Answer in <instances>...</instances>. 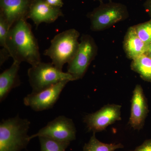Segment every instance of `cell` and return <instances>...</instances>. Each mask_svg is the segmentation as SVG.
I'll return each mask as SVG.
<instances>
[{"label": "cell", "instance_id": "cell-1", "mask_svg": "<svg viewBox=\"0 0 151 151\" xmlns=\"http://www.w3.org/2000/svg\"><path fill=\"white\" fill-rule=\"evenodd\" d=\"M27 20L22 19L12 26L7 38L5 48L14 61L20 63L26 62L34 66L41 60L37 40Z\"/></svg>", "mask_w": 151, "mask_h": 151}, {"label": "cell", "instance_id": "cell-2", "mask_svg": "<svg viewBox=\"0 0 151 151\" xmlns=\"http://www.w3.org/2000/svg\"><path fill=\"white\" fill-rule=\"evenodd\" d=\"M30 122L17 115L0 124V151H22L30 140L28 134Z\"/></svg>", "mask_w": 151, "mask_h": 151}, {"label": "cell", "instance_id": "cell-3", "mask_svg": "<svg viewBox=\"0 0 151 151\" xmlns=\"http://www.w3.org/2000/svg\"><path fill=\"white\" fill-rule=\"evenodd\" d=\"M78 31L71 29L58 34L51 40L49 47L45 50L44 55L51 58L52 63L62 70L65 63H68L75 56L79 46Z\"/></svg>", "mask_w": 151, "mask_h": 151}, {"label": "cell", "instance_id": "cell-4", "mask_svg": "<svg viewBox=\"0 0 151 151\" xmlns=\"http://www.w3.org/2000/svg\"><path fill=\"white\" fill-rule=\"evenodd\" d=\"M28 76L32 93H37L61 81H76L74 76L55 67L52 63L41 62L32 66Z\"/></svg>", "mask_w": 151, "mask_h": 151}, {"label": "cell", "instance_id": "cell-5", "mask_svg": "<svg viewBox=\"0 0 151 151\" xmlns=\"http://www.w3.org/2000/svg\"><path fill=\"white\" fill-rule=\"evenodd\" d=\"M129 14L127 7L121 3L109 2L100 6L88 13L93 31H100L111 27L119 22L126 19Z\"/></svg>", "mask_w": 151, "mask_h": 151}, {"label": "cell", "instance_id": "cell-6", "mask_svg": "<svg viewBox=\"0 0 151 151\" xmlns=\"http://www.w3.org/2000/svg\"><path fill=\"white\" fill-rule=\"evenodd\" d=\"M97 47L91 36L83 35L77 52L73 59L68 63L67 72L76 80L83 78L92 60L96 56Z\"/></svg>", "mask_w": 151, "mask_h": 151}, {"label": "cell", "instance_id": "cell-7", "mask_svg": "<svg viewBox=\"0 0 151 151\" xmlns=\"http://www.w3.org/2000/svg\"><path fill=\"white\" fill-rule=\"evenodd\" d=\"M76 130L72 119L65 116H58L48 122L34 134L30 136L29 139L39 137H45L61 142H70L76 139Z\"/></svg>", "mask_w": 151, "mask_h": 151}, {"label": "cell", "instance_id": "cell-8", "mask_svg": "<svg viewBox=\"0 0 151 151\" xmlns=\"http://www.w3.org/2000/svg\"><path fill=\"white\" fill-rule=\"evenodd\" d=\"M121 108L120 105L108 104L95 113L85 116L84 122L88 131L94 133L102 132L108 126L121 121Z\"/></svg>", "mask_w": 151, "mask_h": 151}, {"label": "cell", "instance_id": "cell-9", "mask_svg": "<svg viewBox=\"0 0 151 151\" xmlns=\"http://www.w3.org/2000/svg\"><path fill=\"white\" fill-rule=\"evenodd\" d=\"M68 82L67 81H61L37 93L32 92L24 97V103L26 106L37 112L50 109L56 103Z\"/></svg>", "mask_w": 151, "mask_h": 151}, {"label": "cell", "instance_id": "cell-10", "mask_svg": "<svg viewBox=\"0 0 151 151\" xmlns=\"http://www.w3.org/2000/svg\"><path fill=\"white\" fill-rule=\"evenodd\" d=\"M149 112L147 101L142 88L137 84L133 92L129 124L134 129L139 131L144 127Z\"/></svg>", "mask_w": 151, "mask_h": 151}, {"label": "cell", "instance_id": "cell-11", "mask_svg": "<svg viewBox=\"0 0 151 151\" xmlns=\"http://www.w3.org/2000/svg\"><path fill=\"white\" fill-rule=\"evenodd\" d=\"M61 9L50 5L45 0H32L27 16L37 28L42 23H52L63 16Z\"/></svg>", "mask_w": 151, "mask_h": 151}, {"label": "cell", "instance_id": "cell-12", "mask_svg": "<svg viewBox=\"0 0 151 151\" xmlns=\"http://www.w3.org/2000/svg\"><path fill=\"white\" fill-rule=\"evenodd\" d=\"M32 0H0V14L8 23L10 27L22 19H27Z\"/></svg>", "mask_w": 151, "mask_h": 151}, {"label": "cell", "instance_id": "cell-13", "mask_svg": "<svg viewBox=\"0 0 151 151\" xmlns=\"http://www.w3.org/2000/svg\"><path fill=\"white\" fill-rule=\"evenodd\" d=\"M20 64L14 61L10 67L0 74V102L6 98L12 89L20 84L18 74Z\"/></svg>", "mask_w": 151, "mask_h": 151}, {"label": "cell", "instance_id": "cell-14", "mask_svg": "<svg viewBox=\"0 0 151 151\" xmlns=\"http://www.w3.org/2000/svg\"><path fill=\"white\" fill-rule=\"evenodd\" d=\"M124 49L128 58L132 60L147 53L149 47L138 36L134 26L129 28L124 37Z\"/></svg>", "mask_w": 151, "mask_h": 151}, {"label": "cell", "instance_id": "cell-15", "mask_svg": "<svg viewBox=\"0 0 151 151\" xmlns=\"http://www.w3.org/2000/svg\"><path fill=\"white\" fill-rule=\"evenodd\" d=\"M131 69L139 74L144 81L151 83V58L147 53L133 60Z\"/></svg>", "mask_w": 151, "mask_h": 151}, {"label": "cell", "instance_id": "cell-16", "mask_svg": "<svg viewBox=\"0 0 151 151\" xmlns=\"http://www.w3.org/2000/svg\"><path fill=\"white\" fill-rule=\"evenodd\" d=\"M124 147V145L121 143L106 144L102 142L96 137L95 133H93L89 142L84 145L83 151H115Z\"/></svg>", "mask_w": 151, "mask_h": 151}, {"label": "cell", "instance_id": "cell-17", "mask_svg": "<svg viewBox=\"0 0 151 151\" xmlns=\"http://www.w3.org/2000/svg\"><path fill=\"white\" fill-rule=\"evenodd\" d=\"M40 151H65L70 145L69 142H61L45 137H38Z\"/></svg>", "mask_w": 151, "mask_h": 151}, {"label": "cell", "instance_id": "cell-18", "mask_svg": "<svg viewBox=\"0 0 151 151\" xmlns=\"http://www.w3.org/2000/svg\"><path fill=\"white\" fill-rule=\"evenodd\" d=\"M134 27L139 37L149 47L151 44V19L149 21Z\"/></svg>", "mask_w": 151, "mask_h": 151}, {"label": "cell", "instance_id": "cell-19", "mask_svg": "<svg viewBox=\"0 0 151 151\" xmlns=\"http://www.w3.org/2000/svg\"><path fill=\"white\" fill-rule=\"evenodd\" d=\"M10 27L8 23L2 15L0 14V45L6 48V42Z\"/></svg>", "mask_w": 151, "mask_h": 151}, {"label": "cell", "instance_id": "cell-20", "mask_svg": "<svg viewBox=\"0 0 151 151\" xmlns=\"http://www.w3.org/2000/svg\"><path fill=\"white\" fill-rule=\"evenodd\" d=\"M131 151H151V139L146 140L141 145Z\"/></svg>", "mask_w": 151, "mask_h": 151}, {"label": "cell", "instance_id": "cell-21", "mask_svg": "<svg viewBox=\"0 0 151 151\" xmlns=\"http://www.w3.org/2000/svg\"><path fill=\"white\" fill-rule=\"evenodd\" d=\"M10 56L7 50L2 48L0 51V65L1 66L4 64V63L8 59Z\"/></svg>", "mask_w": 151, "mask_h": 151}, {"label": "cell", "instance_id": "cell-22", "mask_svg": "<svg viewBox=\"0 0 151 151\" xmlns=\"http://www.w3.org/2000/svg\"><path fill=\"white\" fill-rule=\"evenodd\" d=\"M50 5L55 7L61 8L63 5L62 0H45Z\"/></svg>", "mask_w": 151, "mask_h": 151}, {"label": "cell", "instance_id": "cell-23", "mask_svg": "<svg viewBox=\"0 0 151 151\" xmlns=\"http://www.w3.org/2000/svg\"><path fill=\"white\" fill-rule=\"evenodd\" d=\"M145 6L146 10L150 14L151 16V0H147L145 3Z\"/></svg>", "mask_w": 151, "mask_h": 151}, {"label": "cell", "instance_id": "cell-24", "mask_svg": "<svg viewBox=\"0 0 151 151\" xmlns=\"http://www.w3.org/2000/svg\"><path fill=\"white\" fill-rule=\"evenodd\" d=\"M148 54H151V44L149 45L148 50L147 52Z\"/></svg>", "mask_w": 151, "mask_h": 151}, {"label": "cell", "instance_id": "cell-25", "mask_svg": "<svg viewBox=\"0 0 151 151\" xmlns=\"http://www.w3.org/2000/svg\"><path fill=\"white\" fill-rule=\"evenodd\" d=\"M97 1H100L101 3H103V0H97ZM109 1L111 2L112 1V0H109Z\"/></svg>", "mask_w": 151, "mask_h": 151}, {"label": "cell", "instance_id": "cell-26", "mask_svg": "<svg viewBox=\"0 0 151 151\" xmlns=\"http://www.w3.org/2000/svg\"><path fill=\"white\" fill-rule=\"evenodd\" d=\"M147 54H148L149 56L151 58V54H148V53H147Z\"/></svg>", "mask_w": 151, "mask_h": 151}]
</instances>
